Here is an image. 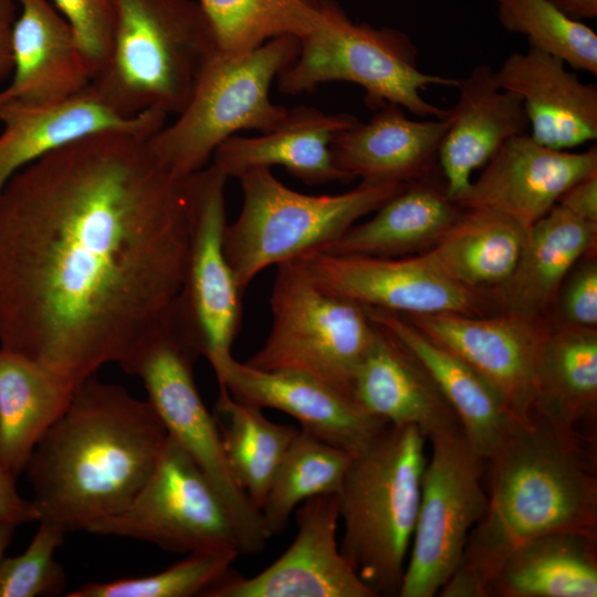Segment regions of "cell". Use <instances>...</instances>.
Here are the masks:
<instances>
[{
	"label": "cell",
	"instance_id": "cell-9",
	"mask_svg": "<svg viewBox=\"0 0 597 597\" xmlns=\"http://www.w3.org/2000/svg\"><path fill=\"white\" fill-rule=\"evenodd\" d=\"M199 356L171 312L121 367L140 378L167 433L186 449L217 491L234 523L240 554H255L271 536L260 510L234 479L214 416L198 391L193 364Z\"/></svg>",
	"mask_w": 597,
	"mask_h": 597
},
{
	"label": "cell",
	"instance_id": "cell-30",
	"mask_svg": "<svg viewBox=\"0 0 597 597\" xmlns=\"http://www.w3.org/2000/svg\"><path fill=\"white\" fill-rule=\"evenodd\" d=\"M75 388L35 362L0 347V465L25 470L46 430L67 408Z\"/></svg>",
	"mask_w": 597,
	"mask_h": 597
},
{
	"label": "cell",
	"instance_id": "cell-2",
	"mask_svg": "<svg viewBox=\"0 0 597 597\" xmlns=\"http://www.w3.org/2000/svg\"><path fill=\"white\" fill-rule=\"evenodd\" d=\"M490 462L486 510L438 596L486 597L517 546L556 532L597 534L596 457L585 438L533 410L511 417Z\"/></svg>",
	"mask_w": 597,
	"mask_h": 597
},
{
	"label": "cell",
	"instance_id": "cell-14",
	"mask_svg": "<svg viewBox=\"0 0 597 597\" xmlns=\"http://www.w3.org/2000/svg\"><path fill=\"white\" fill-rule=\"evenodd\" d=\"M298 261L326 293L401 315H486L495 298L451 280L425 252L377 256L316 251Z\"/></svg>",
	"mask_w": 597,
	"mask_h": 597
},
{
	"label": "cell",
	"instance_id": "cell-1",
	"mask_svg": "<svg viewBox=\"0 0 597 597\" xmlns=\"http://www.w3.org/2000/svg\"><path fill=\"white\" fill-rule=\"evenodd\" d=\"M108 130L18 171L0 193V347L76 388L170 315L189 243L187 177Z\"/></svg>",
	"mask_w": 597,
	"mask_h": 597
},
{
	"label": "cell",
	"instance_id": "cell-17",
	"mask_svg": "<svg viewBox=\"0 0 597 597\" xmlns=\"http://www.w3.org/2000/svg\"><path fill=\"white\" fill-rule=\"evenodd\" d=\"M597 174V147L555 149L528 133L505 142L454 202L503 213L526 231L577 181Z\"/></svg>",
	"mask_w": 597,
	"mask_h": 597
},
{
	"label": "cell",
	"instance_id": "cell-28",
	"mask_svg": "<svg viewBox=\"0 0 597 597\" xmlns=\"http://www.w3.org/2000/svg\"><path fill=\"white\" fill-rule=\"evenodd\" d=\"M369 318L401 342L427 368L454 410L470 446L485 460L511 415L496 390L469 364L436 343L401 314L365 306Z\"/></svg>",
	"mask_w": 597,
	"mask_h": 597
},
{
	"label": "cell",
	"instance_id": "cell-18",
	"mask_svg": "<svg viewBox=\"0 0 597 597\" xmlns=\"http://www.w3.org/2000/svg\"><path fill=\"white\" fill-rule=\"evenodd\" d=\"M219 387L238 401L281 410L301 429L356 454L387 425L365 412L350 397L304 374L266 371L232 356L212 368Z\"/></svg>",
	"mask_w": 597,
	"mask_h": 597
},
{
	"label": "cell",
	"instance_id": "cell-31",
	"mask_svg": "<svg viewBox=\"0 0 597 597\" xmlns=\"http://www.w3.org/2000/svg\"><path fill=\"white\" fill-rule=\"evenodd\" d=\"M527 231L512 218L482 208H463L458 219L425 251L459 284L481 292L498 290L512 275Z\"/></svg>",
	"mask_w": 597,
	"mask_h": 597
},
{
	"label": "cell",
	"instance_id": "cell-41",
	"mask_svg": "<svg viewBox=\"0 0 597 597\" xmlns=\"http://www.w3.org/2000/svg\"><path fill=\"white\" fill-rule=\"evenodd\" d=\"M15 476L0 465V521L14 525L39 522L40 514L32 500L20 496Z\"/></svg>",
	"mask_w": 597,
	"mask_h": 597
},
{
	"label": "cell",
	"instance_id": "cell-5",
	"mask_svg": "<svg viewBox=\"0 0 597 597\" xmlns=\"http://www.w3.org/2000/svg\"><path fill=\"white\" fill-rule=\"evenodd\" d=\"M115 28L91 88L124 117L178 115L217 44L193 0H113Z\"/></svg>",
	"mask_w": 597,
	"mask_h": 597
},
{
	"label": "cell",
	"instance_id": "cell-38",
	"mask_svg": "<svg viewBox=\"0 0 597 597\" xmlns=\"http://www.w3.org/2000/svg\"><path fill=\"white\" fill-rule=\"evenodd\" d=\"M65 533L51 522L39 521V528L27 549L1 561L0 597L60 596L64 593L66 574L54 559V553L62 545Z\"/></svg>",
	"mask_w": 597,
	"mask_h": 597
},
{
	"label": "cell",
	"instance_id": "cell-8",
	"mask_svg": "<svg viewBox=\"0 0 597 597\" xmlns=\"http://www.w3.org/2000/svg\"><path fill=\"white\" fill-rule=\"evenodd\" d=\"M324 28L300 40L295 61L276 77L277 88L289 95L314 91L320 84L344 81L365 91V103L377 111L387 103L420 118H448L451 109L426 101L430 85L453 86L458 78L425 73L418 49L396 28L356 23L336 0H320Z\"/></svg>",
	"mask_w": 597,
	"mask_h": 597
},
{
	"label": "cell",
	"instance_id": "cell-25",
	"mask_svg": "<svg viewBox=\"0 0 597 597\" xmlns=\"http://www.w3.org/2000/svg\"><path fill=\"white\" fill-rule=\"evenodd\" d=\"M357 119L348 113L327 114L296 106L269 133L256 137L234 135L224 140L213 153L211 164L228 178L251 168L282 166L306 185L346 184L354 178L337 167L331 145L338 132Z\"/></svg>",
	"mask_w": 597,
	"mask_h": 597
},
{
	"label": "cell",
	"instance_id": "cell-22",
	"mask_svg": "<svg viewBox=\"0 0 597 597\" xmlns=\"http://www.w3.org/2000/svg\"><path fill=\"white\" fill-rule=\"evenodd\" d=\"M375 325L373 343L354 377L353 400L387 425L417 427L426 439L460 430L454 410L422 363Z\"/></svg>",
	"mask_w": 597,
	"mask_h": 597
},
{
	"label": "cell",
	"instance_id": "cell-11",
	"mask_svg": "<svg viewBox=\"0 0 597 597\" xmlns=\"http://www.w3.org/2000/svg\"><path fill=\"white\" fill-rule=\"evenodd\" d=\"M418 515L398 597H433L457 569L483 516L485 459L457 430L429 439Z\"/></svg>",
	"mask_w": 597,
	"mask_h": 597
},
{
	"label": "cell",
	"instance_id": "cell-13",
	"mask_svg": "<svg viewBox=\"0 0 597 597\" xmlns=\"http://www.w3.org/2000/svg\"><path fill=\"white\" fill-rule=\"evenodd\" d=\"M228 179L212 164L187 177L189 243L182 285L172 308L178 326L212 368L232 356L244 295L223 248Z\"/></svg>",
	"mask_w": 597,
	"mask_h": 597
},
{
	"label": "cell",
	"instance_id": "cell-20",
	"mask_svg": "<svg viewBox=\"0 0 597 597\" xmlns=\"http://www.w3.org/2000/svg\"><path fill=\"white\" fill-rule=\"evenodd\" d=\"M13 72L0 104H46L87 90L96 70L50 0H15Z\"/></svg>",
	"mask_w": 597,
	"mask_h": 597
},
{
	"label": "cell",
	"instance_id": "cell-45",
	"mask_svg": "<svg viewBox=\"0 0 597 597\" xmlns=\"http://www.w3.org/2000/svg\"><path fill=\"white\" fill-rule=\"evenodd\" d=\"M15 526L12 523L0 521V563L4 558V552L12 541Z\"/></svg>",
	"mask_w": 597,
	"mask_h": 597
},
{
	"label": "cell",
	"instance_id": "cell-37",
	"mask_svg": "<svg viewBox=\"0 0 597 597\" xmlns=\"http://www.w3.org/2000/svg\"><path fill=\"white\" fill-rule=\"evenodd\" d=\"M239 553L198 552L167 569L145 577L90 583L67 597H192L203 594L221 580Z\"/></svg>",
	"mask_w": 597,
	"mask_h": 597
},
{
	"label": "cell",
	"instance_id": "cell-44",
	"mask_svg": "<svg viewBox=\"0 0 597 597\" xmlns=\"http://www.w3.org/2000/svg\"><path fill=\"white\" fill-rule=\"evenodd\" d=\"M566 15L584 21L597 17V0H546Z\"/></svg>",
	"mask_w": 597,
	"mask_h": 597
},
{
	"label": "cell",
	"instance_id": "cell-16",
	"mask_svg": "<svg viewBox=\"0 0 597 597\" xmlns=\"http://www.w3.org/2000/svg\"><path fill=\"white\" fill-rule=\"evenodd\" d=\"M297 533L273 564L245 578L231 569L203 597H376L341 553L337 493L302 502Z\"/></svg>",
	"mask_w": 597,
	"mask_h": 597
},
{
	"label": "cell",
	"instance_id": "cell-3",
	"mask_svg": "<svg viewBox=\"0 0 597 597\" xmlns=\"http://www.w3.org/2000/svg\"><path fill=\"white\" fill-rule=\"evenodd\" d=\"M167 436L147 400L95 375L85 379L25 468L39 521L86 531L121 512L150 475Z\"/></svg>",
	"mask_w": 597,
	"mask_h": 597
},
{
	"label": "cell",
	"instance_id": "cell-27",
	"mask_svg": "<svg viewBox=\"0 0 597 597\" xmlns=\"http://www.w3.org/2000/svg\"><path fill=\"white\" fill-rule=\"evenodd\" d=\"M439 171L405 184L370 219L354 224L322 251L405 256L432 248L463 209L448 196Z\"/></svg>",
	"mask_w": 597,
	"mask_h": 597
},
{
	"label": "cell",
	"instance_id": "cell-15",
	"mask_svg": "<svg viewBox=\"0 0 597 597\" xmlns=\"http://www.w3.org/2000/svg\"><path fill=\"white\" fill-rule=\"evenodd\" d=\"M426 336L478 371L501 396L512 417L535 410L536 383L549 318L498 314L402 315Z\"/></svg>",
	"mask_w": 597,
	"mask_h": 597
},
{
	"label": "cell",
	"instance_id": "cell-40",
	"mask_svg": "<svg viewBox=\"0 0 597 597\" xmlns=\"http://www.w3.org/2000/svg\"><path fill=\"white\" fill-rule=\"evenodd\" d=\"M557 305L559 317L555 322L597 328L596 251L583 256L570 270L558 292Z\"/></svg>",
	"mask_w": 597,
	"mask_h": 597
},
{
	"label": "cell",
	"instance_id": "cell-32",
	"mask_svg": "<svg viewBox=\"0 0 597 597\" xmlns=\"http://www.w3.org/2000/svg\"><path fill=\"white\" fill-rule=\"evenodd\" d=\"M535 410L566 427L597 412V328L552 323L543 346Z\"/></svg>",
	"mask_w": 597,
	"mask_h": 597
},
{
	"label": "cell",
	"instance_id": "cell-10",
	"mask_svg": "<svg viewBox=\"0 0 597 597\" xmlns=\"http://www.w3.org/2000/svg\"><path fill=\"white\" fill-rule=\"evenodd\" d=\"M270 304L269 335L245 364L308 375L352 398L376 334L365 306L320 289L298 260L276 265Z\"/></svg>",
	"mask_w": 597,
	"mask_h": 597
},
{
	"label": "cell",
	"instance_id": "cell-7",
	"mask_svg": "<svg viewBox=\"0 0 597 597\" xmlns=\"http://www.w3.org/2000/svg\"><path fill=\"white\" fill-rule=\"evenodd\" d=\"M237 178L242 207L226 226L223 248L243 294L263 270L324 250L405 186L360 182L343 193L314 196L286 187L268 167Z\"/></svg>",
	"mask_w": 597,
	"mask_h": 597
},
{
	"label": "cell",
	"instance_id": "cell-39",
	"mask_svg": "<svg viewBox=\"0 0 597 597\" xmlns=\"http://www.w3.org/2000/svg\"><path fill=\"white\" fill-rule=\"evenodd\" d=\"M71 25L96 72L109 53L115 10L113 0H50ZM96 74V73H95Z\"/></svg>",
	"mask_w": 597,
	"mask_h": 597
},
{
	"label": "cell",
	"instance_id": "cell-29",
	"mask_svg": "<svg viewBox=\"0 0 597 597\" xmlns=\"http://www.w3.org/2000/svg\"><path fill=\"white\" fill-rule=\"evenodd\" d=\"M597 534L556 532L509 554L486 597H596Z\"/></svg>",
	"mask_w": 597,
	"mask_h": 597
},
{
	"label": "cell",
	"instance_id": "cell-12",
	"mask_svg": "<svg viewBox=\"0 0 597 597\" xmlns=\"http://www.w3.org/2000/svg\"><path fill=\"white\" fill-rule=\"evenodd\" d=\"M86 532L145 541L176 553L240 554L237 530L224 503L192 457L169 434L130 503L92 523Z\"/></svg>",
	"mask_w": 597,
	"mask_h": 597
},
{
	"label": "cell",
	"instance_id": "cell-6",
	"mask_svg": "<svg viewBox=\"0 0 597 597\" xmlns=\"http://www.w3.org/2000/svg\"><path fill=\"white\" fill-rule=\"evenodd\" d=\"M300 45L298 38L282 35L245 53L216 50L177 118L148 138L158 161L175 177L186 178L205 168L237 132L274 129L289 109L271 101L270 87L295 61Z\"/></svg>",
	"mask_w": 597,
	"mask_h": 597
},
{
	"label": "cell",
	"instance_id": "cell-21",
	"mask_svg": "<svg viewBox=\"0 0 597 597\" xmlns=\"http://www.w3.org/2000/svg\"><path fill=\"white\" fill-rule=\"evenodd\" d=\"M566 66L528 45L493 70L495 85L521 97L528 134L545 146L565 150L597 138V85L582 82Z\"/></svg>",
	"mask_w": 597,
	"mask_h": 597
},
{
	"label": "cell",
	"instance_id": "cell-43",
	"mask_svg": "<svg viewBox=\"0 0 597 597\" xmlns=\"http://www.w3.org/2000/svg\"><path fill=\"white\" fill-rule=\"evenodd\" d=\"M17 14L15 0H0V82L10 78L13 72L11 36Z\"/></svg>",
	"mask_w": 597,
	"mask_h": 597
},
{
	"label": "cell",
	"instance_id": "cell-24",
	"mask_svg": "<svg viewBox=\"0 0 597 597\" xmlns=\"http://www.w3.org/2000/svg\"><path fill=\"white\" fill-rule=\"evenodd\" d=\"M458 100L440 146L438 166L451 200L460 197L478 168L512 137L527 134V115L521 97L500 88L493 69L479 64L458 80Z\"/></svg>",
	"mask_w": 597,
	"mask_h": 597
},
{
	"label": "cell",
	"instance_id": "cell-42",
	"mask_svg": "<svg viewBox=\"0 0 597 597\" xmlns=\"http://www.w3.org/2000/svg\"><path fill=\"white\" fill-rule=\"evenodd\" d=\"M557 205L582 220L597 223V174L569 187Z\"/></svg>",
	"mask_w": 597,
	"mask_h": 597
},
{
	"label": "cell",
	"instance_id": "cell-4",
	"mask_svg": "<svg viewBox=\"0 0 597 597\" xmlns=\"http://www.w3.org/2000/svg\"><path fill=\"white\" fill-rule=\"evenodd\" d=\"M426 437L386 425L353 454L337 492L341 553L377 596H398L418 515Z\"/></svg>",
	"mask_w": 597,
	"mask_h": 597
},
{
	"label": "cell",
	"instance_id": "cell-35",
	"mask_svg": "<svg viewBox=\"0 0 597 597\" xmlns=\"http://www.w3.org/2000/svg\"><path fill=\"white\" fill-rule=\"evenodd\" d=\"M353 454L298 430L287 448L260 509L270 536L281 534L305 500L337 493Z\"/></svg>",
	"mask_w": 597,
	"mask_h": 597
},
{
	"label": "cell",
	"instance_id": "cell-26",
	"mask_svg": "<svg viewBox=\"0 0 597 597\" xmlns=\"http://www.w3.org/2000/svg\"><path fill=\"white\" fill-rule=\"evenodd\" d=\"M596 242L597 223L555 205L527 231L512 275L496 290L502 311L549 318L564 280L583 256L596 251Z\"/></svg>",
	"mask_w": 597,
	"mask_h": 597
},
{
	"label": "cell",
	"instance_id": "cell-34",
	"mask_svg": "<svg viewBox=\"0 0 597 597\" xmlns=\"http://www.w3.org/2000/svg\"><path fill=\"white\" fill-rule=\"evenodd\" d=\"M217 50L245 53L282 35L300 40L321 31L326 18L320 0H198Z\"/></svg>",
	"mask_w": 597,
	"mask_h": 597
},
{
	"label": "cell",
	"instance_id": "cell-33",
	"mask_svg": "<svg viewBox=\"0 0 597 597\" xmlns=\"http://www.w3.org/2000/svg\"><path fill=\"white\" fill-rule=\"evenodd\" d=\"M214 419L230 470L260 510L297 429L270 421L262 409L235 400L219 387Z\"/></svg>",
	"mask_w": 597,
	"mask_h": 597
},
{
	"label": "cell",
	"instance_id": "cell-19",
	"mask_svg": "<svg viewBox=\"0 0 597 597\" xmlns=\"http://www.w3.org/2000/svg\"><path fill=\"white\" fill-rule=\"evenodd\" d=\"M167 117L159 111L124 117L91 86L54 103L0 104V193L18 171L70 142L108 130L150 137L166 124Z\"/></svg>",
	"mask_w": 597,
	"mask_h": 597
},
{
	"label": "cell",
	"instance_id": "cell-36",
	"mask_svg": "<svg viewBox=\"0 0 597 597\" xmlns=\"http://www.w3.org/2000/svg\"><path fill=\"white\" fill-rule=\"evenodd\" d=\"M507 32L527 38L528 45L561 59L572 69L597 75V34L546 0H492Z\"/></svg>",
	"mask_w": 597,
	"mask_h": 597
},
{
	"label": "cell",
	"instance_id": "cell-23",
	"mask_svg": "<svg viewBox=\"0 0 597 597\" xmlns=\"http://www.w3.org/2000/svg\"><path fill=\"white\" fill-rule=\"evenodd\" d=\"M448 118L412 119L387 103L363 123L338 132L331 149L335 164L365 185L407 184L427 177L438 166Z\"/></svg>",
	"mask_w": 597,
	"mask_h": 597
}]
</instances>
